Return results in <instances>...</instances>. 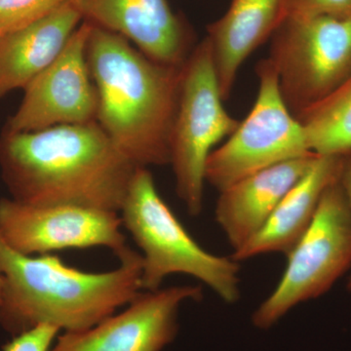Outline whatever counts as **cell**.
<instances>
[{"mask_svg":"<svg viewBox=\"0 0 351 351\" xmlns=\"http://www.w3.org/2000/svg\"><path fill=\"white\" fill-rule=\"evenodd\" d=\"M137 168L97 121L0 136L2 179L25 204L119 213Z\"/></svg>","mask_w":351,"mask_h":351,"instance_id":"6da1fadb","label":"cell"},{"mask_svg":"<svg viewBox=\"0 0 351 351\" xmlns=\"http://www.w3.org/2000/svg\"><path fill=\"white\" fill-rule=\"evenodd\" d=\"M119 260L108 271H83L52 254H21L0 237V326L13 337L43 324L64 332L93 327L143 291L142 255L129 247Z\"/></svg>","mask_w":351,"mask_h":351,"instance_id":"7a4b0ae2","label":"cell"},{"mask_svg":"<svg viewBox=\"0 0 351 351\" xmlns=\"http://www.w3.org/2000/svg\"><path fill=\"white\" fill-rule=\"evenodd\" d=\"M90 73L98 92L97 122L138 167L169 165L182 66L157 63L126 38L92 25Z\"/></svg>","mask_w":351,"mask_h":351,"instance_id":"3957f363","label":"cell"},{"mask_svg":"<svg viewBox=\"0 0 351 351\" xmlns=\"http://www.w3.org/2000/svg\"><path fill=\"white\" fill-rule=\"evenodd\" d=\"M122 226L142 250V290L161 288L172 274H186L226 304L240 299L239 262L200 246L162 199L149 168L138 167L119 211Z\"/></svg>","mask_w":351,"mask_h":351,"instance_id":"277c9868","label":"cell"},{"mask_svg":"<svg viewBox=\"0 0 351 351\" xmlns=\"http://www.w3.org/2000/svg\"><path fill=\"white\" fill-rule=\"evenodd\" d=\"M207 39L196 44L182 66L179 101L170 136L176 191L191 216L202 212L205 169L214 147L240 121L228 114Z\"/></svg>","mask_w":351,"mask_h":351,"instance_id":"5b68a950","label":"cell"},{"mask_svg":"<svg viewBox=\"0 0 351 351\" xmlns=\"http://www.w3.org/2000/svg\"><path fill=\"white\" fill-rule=\"evenodd\" d=\"M270 38L267 59L295 117L351 75V14L285 18Z\"/></svg>","mask_w":351,"mask_h":351,"instance_id":"8992f818","label":"cell"},{"mask_svg":"<svg viewBox=\"0 0 351 351\" xmlns=\"http://www.w3.org/2000/svg\"><path fill=\"white\" fill-rule=\"evenodd\" d=\"M287 257L280 281L252 316L258 329H269L298 304L324 295L350 269L351 208L339 177L323 193L313 223Z\"/></svg>","mask_w":351,"mask_h":351,"instance_id":"52a82bcc","label":"cell"},{"mask_svg":"<svg viewBox=\"0 0 351 351\" xmlns=\"http://www.w3.org/2000/svg\"><path fill=\"white\" fill-rule=\"evenodd\" d=\"M256 71L258 91L251 112L207 160L205 180L219 191L258 171L313 154L281 96L269 60L260 61Z\"/></svg>","mask_w":351,"mask_h":351,"instance_id":"ba28073f","label":"cell"},{"mask_svg":"<svg viewBox=\"0 0 351 351\" xmlns=\"http://www.w3.org/2000/svg\"><path fill=\"white\" fill-rule=\"evenodd\" d=\"M119 213L75 205L0 199V237L24 255L104 247L120 257L129 248Z\"/></svg>","mask_w":351,"mask_h":351,"instance_id":"9c48e42d","label":"cell"},{"mask_svg":"<svg viewBox=\"0 0 351 351\" xmlns=\"http://www.w3.org/2000/svg\"><path fill=\"white\" fill-rule=\"evenodd\" d=\"M92 24L82 21L59 56L24 89L3 131L31 132L97 121L99 99L87 61Z\"/></svg>","mask_w":351,"mask_h":351,"instance_id":"30bf717a","label":"cell"},{"mask_svg":"<svg viewBox=\"0 0 351 351\" xmlns=\"http://www.w3.org/2000/svg\"><path fill=\"white\" fill-rule=\"evenodd\" d=\"M202 295L195 285L142 291L121 313L58 336L49 351H161L177 337L180 307Z\"/></svg>","mask_w":351,"mask_h":351,"instance_id":"8fae6325","label":"cell"},{"mask_svg":"<svg viewBox=\"0 0 351 351\" xmlns=\"http://www.w3.org/2000/svg\"><path fill=\"white\" fill-rule=\"evenodd\" d=\"M90 24L119 34L157 63L181 66L193 47L186 23L167 0H71Z\"/></svg>","mask_w":351,"mask_h":351,"instance_id":"7c38bea8","label":"cell"},{"mask_svg":"<svg viewBox=\"0 0 351 351\" xmlns=\"http://www.w3.org/2000/svg\"><path fill=\"white\" fill-rule=\"evenodd\" d=\"M317 156L311 154L270 166L219 191L215 217L233 251L262 230L277 205L306 174Z\"/></svg>","mask_w":351,"mask_h":351,"instance_id":"4fadbf2b","label":"cell"},{"mask_svg":"<svg viewBox=\"0 0 351 351\" xmlns=\"http://www.w3.org/2000/svg\"><path fill=\"white\" fill-rule=\"evenodd\" d=\"M343 156L316 157L306 174L284 196L267 223L244 246L233 251L237 262L270 253L287 256L313 223L321 197L341 173Z\"/></svg>","mask_w":351,"mask_h":351,"instance_id":"5bb4252c","label":"cell"},{"mask_svg":"<svg viewBox=\"0 0 351 351\" xmlns=\"http://www.w3.org/2000/svg\"><path fill=\"white\" fill-rule=\"evenodd\" d=\"M283 0H232L226 12L208 25L206 38L213 56L221 97L232 93L240 66L282 21Z\"/></svg>","mask_w":351,"mask_h":351,"instance_id":"9a60e30c","label":"cell"},{"mask_svg":"<svg viewBox=\"0 0 351 351\" xmlns=\"http://www.w3.org/2000/svg\"><path fill=\"white\" fill-rule=\"evenodd\" d=\"M71 2L47 17L0 36V99L29 82L64 49L82 23Z\"/></svg>","mask_w":351,"mask_h":351,"instance_id":"2e32d148","label":"cell"},{"mask_svg":"<svg viewBox=\"0 0 351 351\" xmlns=\"http://www.w3.org/2000/svg\"><path fill=\"white\" fill-rule=\"evenodd\" d=\"M309 149L322 156L351 152V75L332 93L297 117Z\"/></svg>","mask_w":351,"mask_h":351,"instance_id":"e0dca14e","label":"cell"},{"mask_svg":"<svg viewBox=\"0 0 351 351\" xmlns=\"http://www.w3.org/2000/svg\"><path fill=\"white\" fill-rule=\"evenodd\" d=\"M71 0H0V32L22 29L47 17Z\"/></svg>","mask_w":351,"mask_h":351,"instance_id":"ac0fdd59","label":"cell"},{"mask_svg":"<svg viewBox=\"0 0 351 351\" xmlns=\"http://www.w3.org/2000/svg\"><path fill=\"white\" fill-rule=\"evenodd\" d=\"M351 0H283L282 20L316 15H350Z\"/></svg>","mask_w":351,"mask_h":351,"instance_id":"d6986e66","label":"cell"},{"mask_svg":"<svg viewBox=\"0 0 351 351\" xmlns=\"http://www.w3.org/2000/svg\"><path fill=\"white\" fill-rule=\"evenodd\" d=\"M58 328L43 324L13 337L12 341L2 346L3 351H49L59 336Z\"/></svg>","mask_w":351,"mask_h":351,"instance_id":"ffe728a7","label":"cell"},{"mask_svg":"<svg viewBox=\"0 0 351 351\" xmlns=\"http://www.w3.org/2000/svg\"><path fill=\"white\" fill-rule=\"evenodd\" d=\"M339 182L345 191L346 198H348L351 208V152L343 156ZM348 289L351 291V276L348 280Z\"/></svg>","mask_w":351,"mask_h":351,"instance_id":"44dd1931","label":"cell"},{"mask_svg":"<svg viewBox=\"0 0 351 351\" xmlns=\"http://www.w3.org/2000/svg\"><path fill=\"white\" fill-rule=\"evenodd\" d=\"M1 292H2V277L0 276V298H1Z\"/></svg>","mask_w":351,"mask_h":351,"instance_id":"7402d4cb","label":"cell"},{"mask_svg":"<svg viewBox=\"0 0 351 351\" xmlns=\"http://www.w3.org/2000/svg\"><path fill=\"white\" fill-rule=\"evenodd\" d=\"M2 34H2V32H0V36H2Z\"/></svg>","mask_w":351,"mask_h":351,"instance_id":"603a6c76","label":"cell"}]
</instances>
